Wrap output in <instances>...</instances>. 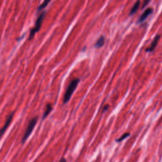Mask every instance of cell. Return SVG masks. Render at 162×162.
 <instances>
[{"instance_id":"cell-13","label":"cell","mask_w":162,"mask_h":162,"mask_svg":"<svg viewBox=\"0 0 162 162\" xmlns=\"http://www.w3.org/2000/svg\"><path fill=\"white\" fill-rule=\"evenodd\" d=\"M59 162H67V160H66V159L65 158H62L60 160V161Z\"/></svg>"},{"instance_id":"cell-8","label":"cell","mask_w":162,"mask_h":162,"mask_svg":"<svg viewBox=\"0 0 162 162\" xmlns=\"http://www.w3.org/2000/svg\"><path fill=\"white\" fill-rule=\"evenodd\" d=\"M105 38H104V36H101L97 41V42L96 43L95 46V48H101L102 46L104 45V44H105Z\"/></svg>"},{"instance_id":"cell-5","label":"cell","mask_w":162,"mask_h":162,"mask_svg":"<svg viewBox=\"0 0 162 162\" xmlns=\"http://www.w3.org/2000/svg\"><path fill=\"white\" fill-rule=\"evenodd\" d=\"M153 12V8H147L144 11V13L141 15L140 18L138 19V23H142L148 17V16Z\"/></svg>"},{"instance_id":"cell-10","label":"cell","mask_w":162,"mask_h":162,"mask_svg":"<svg viewBox=\"0 0 162 162\" xmlns=\"http://www.w3.org/2000/svg\"><path fill=\"white\" fill-rule=\"evenodd\" d=\"M51 2L50 1H44L41 5H39V6L38 7V10H37V11H38V13H39V12H40V11H41L43 9H44L46 6H48V5Z\"/></svg>"},{"instance_id":"cell-6","label":"cell","mask_w":162,"mask_h":162,"mask_svg":"<svg viewBox=\"0 0 162 162\" xmlns=\"http://www.w3.org/2000/svg\"><path fill=\"white\" fill-rule=\"evenodd\" d=\"M160 38V35H156L155 36V38H154L153 42L151 43V44H150L149 47L146 49V52H152V51H153V50L156 48V45H157V44L158 43V41H159Z\"/></svg>"},{"instance_id":"cell-14","label":"cell","mask_w":162,"mask_h":162,"mask_svg":"<svg viewBox=\"0 0 162 162\" xmlns=\"http://www.w3.org/2000/svg\"><path fill=\"white\" fill-rule=\"evenodd\" d=\"M149 3V1H146V2H144V5H143V8H144V7L146 6V4H148V3Z\"/></svg>"},{"instance_id":"cell-7","label":"cell","mask_w":162,"mask_h":162,"mask_svg":"<svg viewBox=\"0 0 162 162\" xmlns=\"http://www.w3.org/2000/svg\"><path fill=\"white\" fill-rule=\"evenodd\" d=\"M53 110V107L50 103H48L46 106V110L44 112V114L43 115V120L45 119L46 117H48V115L51 113V111Z\"/></svg>"},{"instance_id":"cell-9","label":"cell","mask_w":162,"mask_h":162,"mask_svg":"<svg viewBox=\"0 0 162 162\" xmlns=\"http://www.w3.org/2000/svg\"><path fill=\"white\" fill-rule=\"evenodd\" d=\"M140 2H137L133 6V7L132 8L131 11H130V14L129 15H132V14H134V13L136 12V11L138 10L139 7H140Z\"/></svg>"},{"instance_id":"cell-12","label":"cell","mask_w":162,"mask_h":162,"mask_svg":"<svg viewBox=\"0 0 162 162\" xmlns=\"http://www.w3.org/2000/svg\"><path fill=\"white\" fill-rule=\"evenodd\" d=\"M108 108H109L108 105H106V106H105V107H104V108H103V111H107V110L108 109Z\"/></svg>"},{"instance_id":"cell-2","label":"cell","mask_w":162,"mask_h":162,"mask_svg":"<svg viewBox=\"0 0 162 162\" xmlns=\"http://www.w3.org/2000/svg\"><path fill=\"white\" fill-rule=\"evenodd\" d=\"M46 11L44 10L43 11V12L41 13V14L38 17L36 22L35 26H34V27L31 29V30L30 32L29 36V40H32L34 38V36H35V34L39 31V30L41 27L43 22V20L46 17Z\"/></svg>"},{"instance_id":"cell-11","label":"cell","mask_w":162,"mask_h":162,"mask_svg":"<svg viewBox=\"0 0 162 162\" xmlns=\"http://www.w3.org/2000/svg\"><path fill=\"white\" fill-rule=\"evenodd\" d=\"M130 133L129 132H126V133H125V134H124L120 138H119V139H117V140H116V142H117V143H120V142H122V141H124V140H125V139H126L127 137H128L129 136H130Z\"/></svg>"},{"instance_id":"cell-4","label":"cell","mask_w":162,"mask_h":162,"mask_svg":"<svg viewBox=\"0 0 162 162\" xmlns=\"http://www.w3.org/2000/svg\"><path fill=\"white\" fill-rule=\"evenodd\" d=\"M14 114H15V112L13 111L12 113H11L9 115V116L8 117V118H7L6 122H5V125H3V127H2V128L0 129V137H2L3 136V134L5 133L6 131L8 128L9 125H10V124L11 123V121H12V120H13Z\"/></svg>"},{"instance_id":"cell-3","label":"cell","mask_w":162,"mask_h":162,"mask_svg":"<svg viewBox=\"0 0 162 162\" xmlns=\"http://www.w3.org/2000/svg\"><path fill=\"white\" fill-rule=\"evenodd\" d=\"M38 117L36 116L35 117H34L33 119H32L29 121V124L27 127V129L26 130V132L24 133V135L22 137V143H24L27 140V139L29 138V137L30 136V135L32 132L34 127H35V126L38 122Z\"/></svg>"},{"instance_id":"cell-1","label":"cell","mask_w":162,"mask_h":162,"mask_svg":"<svg viewBox=\"0 0 162 162\" xmlns=\"http://www.w3.org/2000/svg\"><path fill=\"white\" fill-rule=\"evenodd\" d=\"M79 79H75L71 81L70 84L68 85L63 98V104H66L71 99L72 95H73L74 91L76 89L78 84L79 83Z\"/></svg>"}]
</instances>
